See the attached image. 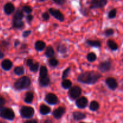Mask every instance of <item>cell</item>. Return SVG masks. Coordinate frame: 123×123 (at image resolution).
Listing matches in <instances>:
<instances>
[{"label": "cell", "mask_w": 123, "mask_h": 123, "mask_svg": "<svg viewBox=\"0 0 123 123\" xmlns=\"http://www.w3.org/2000/svg\"><path fill=\"white\" fill-rule=\"evenodd\" d=\"M102 77L99 72L94 71H86L79 75L78 77V81L80 83L86 84H94L97 83V81Z\"/></svg>", "instance_id": "6da1fadb"}, {"label": "cell", "mask_w": 123, "mask_h": 123, "mask_svg": "<svg viewBox=\"0 0 123 123\" xmlns=\"http://www.w3.org/2000/svg\"><path fill=\"white\" fill-rule=\"evenodd\" d=\"M31 79L28 76H22L18 78L14 83V88L17 90L26 89L31 86Z\"/></svg>", "instance_id": "7a4b0ae2"}, {"label": "cell", "mask_w": 123, "mask_h": 123, "mask_svg": "<svg viewBox=\"0 0 123 123\" xmlns=\"http://www.w3.org/2000/svg\"><path fill=\"white\" fill-rule=\"evenodd\" d=\"M38 82L42 87H47L50 84V81L48 75V69L45 66H42L40 68Z\"/></svg>", "instance_id": "3957f363"}, {"label": "cell", "mask_w": 123, "mask_h": 123, "mask_svg": "<svg viewBox=\"0 0 123 123\" xmlns=\"http://www.w3.org/2000/svg\"><path fill=\"white\" fill-rule=\"evenodd\" d=\"M0 117L8 121H13L15 118V113L11 108L2 107L0 108Z\"/></svg>", "instance_id": "277c9868"}, {"label": "cell", "mask_w": 123, "mask_h": 123, "mask_svg": "<svg viewBox=\"0 0 123 123\" xmlns=\"http://www.w3.org/2000/svg\"><path fill=\"white\" fill-rule=\"evenodd\" d=\"M19 112H20V115L22 118L29 119L33 116L35 113V110L33 107H30V106H24L20 108Z\"/></svg>", "instance_id": "5b68a950"}, {"label": "cell", "mask_w": 123, "mask_h": 123, "mask_svg": "<svg viewBox=\"0 0 123 123\" xmlns=\"http://www.w3.org/2000/svg\"><path fill=\"white\" fill-rule=\"evenodd\" d=\"M82 89L79 86H74L71 87L68 92V95L72 100H74L78 98L81 95Z\"/></svg>", "instance_id": "8992f818"}, {"label": "cell", "mask_w": 123, "mask_h": 123, "mask_svg": "<svg viewBox=\"0 0 123 123\" xmlns=\"http://www.w3.org/2000/svg\"><path fill=\"white\" fill-rule=\"evenodd\" d=\"M108 0H91L90 2V9L103 8L106 6Z\"/></svg>", "instance_id": "52a82bcc"}, {"label": "cell", "mask_w": 123, "mask_h": 123, "mask_svg": "<svg viewBox=\"0 0 123 123\" xmlns=\"http://www.w3.org/2000/svg\"><path fill=\"white\" fill-rule=\"evenodd\" d=\"M112 67V62L111 60H108L101 62L98 65V69L100 72H107L111 71Z\"/></svg>", "instance_id": "ba28073f"}, {"label": "cell", "mask_w": 123, "mask_h": 123, "mask_svg": "<svg viewBox=\"0 0 123 123\" xmlns=\"http://www.w3.org/2000/svg\"><path fill=\"white\" fill-rule=\"evenodd\" d=\"M44 101L50 105H55L58 102L57 96L53 93H48L44 97Z\"/></svg>", "instance_id": "9c48e42d"}, {"label": "cell", "mask_w": 123, "mask_h": 123, "mask_svg": "<svg viewBox=\"0 0 123 123\" xmlns=\"http://www.w3.org/2000/svg\"><path fill=\"white\" fill-rule=\"evenodd\" d=\"M49 12L53 17L60 21L62 22L64 20V16L59 10L55 9L54 8H49Z\"/></svg>", "instance_id": "30bf717a"}, {"label": "cell", "mask_w": 123, "mask_h": 123, "mask_svg": "<svg viewBox=\"0 0 123 123\" xmlns=\"http://www.w3.org/2000/svg\"><path fill=\"white\" fill-rule=\"evenodd\" d=\"M65 113H66V109L64 107L60 106L54 110V111L52 112V115L55 119H60L62 118Z\"/></svg>", "instance_id": "8fae6325"}, {"label": "cell", "mask_w": 123, "mask_h": 123, "mask_svg": "<svg viewBox=\"0 0 123 123\" xmlns=\"http://www.w3.org/2000/svg\"><path fill=\"white\" fill-rule=\"evenodd\" d=\"M105 83L108 88L112 90H115L118 88V83L116 79L113 77H108L106 79Z\"/></svg>", "instance_id": "7c38bea8"}, {"label": "cell", "mask_w": 123, "mask_h": 123, "mask_svg": "<svg viewBox=\"0 0 123 123\" xmlns=\"http://www.w3.org/2000/svg\"><path fill=\"white\" fill-rule=\"evenodd\" d=\"M26 64L30 68V71L31 72H36L38 71V68H39V63L38 62H35L34 63V61L32 59H29L26 60Z\"/></svg>", "instance_id": "4fadbf2b"}, {"label": "cell", "mask_w": 123, "mask_h": 123, "mask_svg": "<svg viewBox=\"0 0 123 123\" xmlns=\"http://www.w3.org/2000/svg\"><path fill=\"white\" fill-rule=\"evenodd\" d=\"M88 100L85 96H81L78 98L76 101V105L79 109H84L87 106Z\"/></svg>", "instance_id": "5bb4252c"}, {"label": "cell", "mask_w": 123, "mask_h": 123, "mask_svg": "<svg viewBox=\"0 0 123 123\" xmlns=\"http://www.w3.org/2000/svg\"><path fill=\"white\" fill-rule=\"evenodd\" d=\"M4 12L6 13L7 15H10L12 14L13 12H14V10H15V7L13 5V3L10 2H7L6 4L3 7Z\"/></svg>", "instance_id": "9a60e30c"}, {"label": "cell", "mask_w": 123, "mask_h": 123, "mask_svg": "<svg viewBox=\"0 0 123 123\" xmlns=\"http://www.w3.org/2000/svg\"><path fill=\"white\" fill-rule=\"evenodd\" d=\"M1 68L5 71H9L13 66V63L10 59H4L1 62Z\"/></svg>", "instance_id": "2e32d148"}, {"label": "cell", "mask_w": 123, "mask_h": 123, "mask_svg": "<svg viewBox=\"0 0 123 123\" xmlns=\"http://www.w3.org/2000/svg\"><path fill=\"white\" fill-rule=\"evenodd\" d=\"M72 116H73V119L76 121H81L82 119H85L86 117L85 113L81 112H79V111H76V112H73Z\"/></svg>", "instance_id": "e0dca14e"}, {"label": "cell", "mask_w": 123, "mask_h": 123, "mask_svg": "<svg viewBox=\"0 0 123 123\" xmlns=\"http://www.w3.org/2000/svg\"><path fill=\"white\" fill-rule=\"evenodd\" d=\"M24 17V13L22 8H19L14 13L13 17V20H22Z\"/></svg>", "instance_id": "ac0fdd59"}, {"label": "cell", "mask_w": 123, "mask_h": 123, "mask_svg": "<svg viewBox=\"0 0 123 123\" xmlns=\"http://www.w3.org/2000/svg\"><path fill=\"white\" fill-rule=\"evenodd\" d=\"M51 112V109L46 104H41L40 107V113L42 115H46Z\"/></svg>", "instance_id": "d6986e66"}, {"label": "cell", "mask_w": 123, "mask_h": 123, "mask_svg": "<svg viewBox=\"0 0 123 123\" xmlns=\"http://www.w3.org/2000/svg\"><path fill=\"white\" fill-rule=\"evenodd\" d=\"M45 42L42 41H37L35 43V49L38 51H42L46 48Z\"/></svg>", "instance_id": "ffe728a7"}, {"label": "cell", "mask_w": 123, "mask_h": 123, "mask_svg": "<svg viewBox=\"0 0 123 123\" xmlns=\"http://www.w3.org/2000/svg\"><path fill=\"white\" fill-rule=\"evenodd\" d=\"M86 43L89 46H91L92 47H96V48H100L102 45V43L100 41L97 40H90L88 39L86 41Z\"/></svg>", "instance_id": "44dd1931"}, {"label": "cell", "mask_w": 123, "mask_h": 123, "mask_svg": "<svg viewBox=\"0 0 123 123\" xmlns=\"http://www.w3.org/2000/svg\"><path fill=\"white\" fill-rule=\"evenodd\" d=\"M25 26V24L22 20H12V27L13 28H16L20 30Z\"/></svg>", "instance_id": "7402d4cb"}, {"label": "cell", "mask_w": 123, "mask_h": 123, "mask_svg": "<svg viewBox=\"0 0 123 123\" xmlns=\"http://www.w3.org/2000/svg\"><path fill=\"white\" fill-rule=\"evenodd\" d=\"M107 45L109 49L112 51H116L118 49V45L112 39H109L107 41Z\"/></svg>", "instance_id": "603a6c76"}, {"label": "cell", "mask_w": 123, "mask_h": 123, "mask_svg": "<svg viewBox=\"0 0 123 123\" xmlns=\"http://www.w3.org/2000/svg\"><path fill=\"white\" fill-rule=\"evenodd\" d=\"M56 50L61 54H66L68 51V47L66 46V45L63 44V43H60L57 45Z\"/></svg>", "instance_id": "cb8c5ba5"}, {"label": "cell", "mask_w": 123, "mask_h": 123, "mask_svg": "<svg viewBox=\"0 0 123 123\" xmlns=\"http://www.w3.org/2000/svg\"><path fill=\"white\" fill-rule=\"evenodd\" d=\"M34 94L32 92H28L25 95L24 101L27 104H31L33 101Z\"/></svg>", "instance_id": "d4e9b609"}, {"label": "cell", "mask_w": 123, "mask_h": 123, "mask_svg": "<svg viewBox=\"0 0 123 123\" xmlns=\"http://www.w3.org/2000/svg\"><path fill=\"white\" fill-rule=\"evenodd\" d=\"M45 55L48 58H52L55 54V51L52 46H48L45 51Z\"/></svg>", "instance_id": "484cf974"}, {"label": "cell", "mask_w": 123, "mask_h": 123, "mask_svg": "<svg viewBox=\"0 0 123 123\" xmlns=\"http://www.w3.org/2000/svg\"><path fill=\"white\" fill-rule=\"evenodd\" d=\"M99 104L96 101H92L90 104L89 109L92 112H96L99 109Z\"/></svg>", "instance_id": "4316f807"}, {"label": "cell", "mask_w": 123, "mask_h": 123, "mask_svg": "<svg viewBox=\"0 0 123 123\" xmlns=\"http://www.w3.org/2000/svg\"><path fill=\"white\" fill-rule=\"evenodd\" d=\"M72 82L70 80L68 79H64L61 82V86L65 89H68L72 87Z\"/></svg>", "instance_id": "83f0119b"}, {"label": "cell", "mask_w": 123, "mask_h": 123, "mask_svg": "<svg viewBox=\"0 0 123 123\" xmlns=\"http://www.w3.org/2000/svg\"><path fill=\"white\" fill-rule=\"evenodd\" d=\"M14 73L17 75H22L25 73V68L22 66H17L14 68Z\"/></svg>", "instance_id": "f1b7e54d"}, {"label": "cell", "mask_w": 123, "mask_h": 123, "mask_svg": "<svg viewBox=\"0 0 123 123\" xmlns=\"http://www.w3.org/2000/svg\"><path fill=\"white\" fill-rule=\"evenodd\" d=\"M86 59H87L88 61L90 62H93L96 61L97 59V55L94 53H90L88 54Z\"/></svg>", "instance_id": "f546056e"}, {"label": "cell", "mask_w": 123, "mask_h": 123, "mask_svg": "<svg viewBox=\"0 0 123 123\" xmlns=\"http://www.w3.org/2000/svg\"><path fill=\"white\" fill-rule=\"evenodd\" d=\"M59 62L55 58H50L49 60V65L52 67H56L58 65Z\"/></svg>", "instance_id": "4dcf8cb0"}, {"label": "cell", "mask_w": 123, "mask_h": 123, "mask_svg": "<svg viewBox=\"0 0 123 123\" xmlns=\"http://www.w3.org/2000/svg\"><path fill=\"white\" fill-rule=\"evenodd\" d=\"M117 15V10L115 8H113L111 10L109 11L108 13V18L109 19H114L116 17Z\"/></svg>", "instance_id": "1f68e13d"}, {"label": "cell", "mask_w": 123, "mask_h": 123, "mask_svg": "<svg viewBox=\"0 0 123 123\" xmlns=\"http://www.w3.org/2000/svg\"><path fill=\"white\" fill-rule=\"evenodd\" d=\"M70 68L68 67L63 71L62 74V80L64 79H66L67 77H68L70 74Z\"/></svg>", "instance_id": "d6a6232c"}, {"label": "cell", "mask_w": 123, "mask_h": 123, "mask_svg": "<svg viewBox=\"0 0 123 123\" xmlns=\"http://www.w3.org/2000/svg\"><path fill=\"white\" fill-rule=\"evenodd\" d=\"M114 34V31L113 29L112 28H108L106 29V30H105L104 31V34L105 35V36L106 37H109L111 36H112Z\"/></svg>", "instance_id": "836d02e7"}, {"label": "cell", "mask_w": 123, "mask_h": 123, "mask_svg": "<svg viewBox=\"0 0 123 123\" xmlns=\"http://www.w3.org/2000/svg\"><path fill=\"white\" fill-rule=\"evenodd\" d=\"M23 12H25V13H28V14H30L31 12H32V8L30 7V6H23V7L22 8Z\"/></svg>", "instance_id": "e575fe53"}, {"label": "cell", "mask_w": 123, "mask_h": 123, "mask_svg": "<svg viewBox=\"0 0 123 123\" xmlns=\"http://www.w3.org/2000/svg\"><path fill=\"white\" fill-rule=\"evenodd\" d=\"M42 16L43 20H48L49 19V18H50V15H49V13L46 12H44V13L42 14Z\"/></svg>", "instance_id": "d590c367"}, {"label": "cell", "mask_w": 123, "mask_h": 123, "mask_svg": "<svg viewBox=\"0 0 123 123\" xmlns=\"http://www.w3.org/2000/svg\"><path fill=\"white\" fill-rule=\"evenodd\" d=\"M52 1L56 4L59 5V6H62L65 4L66 0H52Z\"/></svg>", "instance_id": "8d00e7d4"}, {"label": "cell", "mask_w": 123, "mask_h": 123, "mask_svg": "<svg viewBox=\"0 0 123 123\" xmlns=\"http://www.w3.org/2000/svg\"><path fill=\"white\" fill-rule=\"evenodd\" d=\"M6 102V99H5L3 96L0 95V108L4 107V106L5 105Z\"/></svg>", "instance_id": "74e56055"}, {"label": "cell", "mask_w": 123, "mask_h": 123, "mask_svg": "<svg viewBox=\"0 0 123 123\" xmlns=\"http://www.w3.org/2000/svg\"><path fill=\"white\" fill-rule=\"evenodd\" d=\"M31 33H32V31H31V30H26V31H24V32H23L22 36L24 37H28V36L31 34Z\"/></svg>", "instance_id": "f35d334b"}, {"label": "cell", "mask_w": 123, "mask_h": 123, "mask_svg": "<svg viewBox=\"0 0 123 123\" xmlns=\"http://www.w3.org/2000/svg\"><path fill=\"white\" fill-rule=\"evenodd\" d=\"M33 16L32 15V14H28L27 16H26V21L28 22V23L31 22V21H32V20H33Z\"/></svg>", "instance_id": "ab89813d"}, {"label": "cell", "mask_w": 123, "mask_h": 123, "mask_svg": "<svg viewBox=\"0 0 123 123\" xmlns=\"http://www.w3.org/2000/svg\"><path fill=\"white\" fill-rule=\"evenodd\" d=\"M1 46L4 48H8V46L10 45V43L8 42H7V41H3L1 42Z\"/></svg>", "instance_id": "60d3db41"}, {"label": "cell", "mask_w": 123, "mask_h": 123, "mask_svg": "<svg viewBox=\"0 0 123 123\" xmlns=\"http://www.w3.org/2000/svg\"><path fill=\"white\" fill-rule=\"evenodd\" d=\"M24 123H38V121L36 119H29V120H26L24 122Z\"/></svg>", "instance_id": "b9f144b4"}, {"label": "cell", "mask_w": 123, "mask_h": 123, "mask_svg": "<svg viewBox=\"0 0 123 123\" xmlns=\"http://www.w3.org/2000/svg\"><path fill=\"white\" fill-rule=\"evenodd\" d=\"M4 57V54L3 52H2V51L0 49V60H1V59H2Z\"/></svg>", "instance_id": "7bdbcfd3"}, {"label": "cell", "mask_w": 123, "mask_h": 123, "mask_svg": "<svg viewBox=\"0 0 123 123\" xmlns=\"http://www.w3.org/2000/svg\"><path fill=\"white\" fill-rule=\"evenodd\" d=\"M19 43H20V41L19 40H16L15 42H14V47H16L17 46L19 45Z\"/></svg>", "instance_id": "ee69618b"}, {"label": "cell", "mask_w": 123, "mask_h": 123, "mask_svg": "<svg viewBox=\"0 0 123 123\" xmlns=\"http://www.w3.org/2000/svg\"><path fill=\"white\" fill-rule=\"evenodd\" d=\"M44 123H53V121L51 120V119H46V120L44 121Z\"/></svg>", "instance_id": "f6af8a7d"}, {"label": "cell", "mask_w": 123, "mask_h": 123, "mask_svg": "<svg viewBox=\"0 0 123 123\" xmlns=\"http://www.w3.org/2000/svg\"><path fill=\"white\" fill-rule=\"evenodd\" d=\"M27 47V45L25 44V43H24V44H23L22 45L21 47V48H25Z\"/></svg>", "instance_id": "bcb514c9"}, {"label": "cell", "mask_w": 123, "mask_h": 123, "mask_svg": "<svg viewBox=\"0 0 123 123\" xmlns=\"http://www.w3.org/2000/svg\"><path fill=\"white\" fill-rule=\"evenodd\" d=\"M40 1H42V2H43V1H46V0H39Z\"/></svg>", "instance_id": "7dc6e473"}, {"label": "cell", "mask_w": 123, "mask_h": 123, "mask_svg": "<svg viewBox=\"0 0 123 123\" xmlns=\"http://www.w3.org/2000/svg\"><path fill=\"white\" fill-rule=\"evenodd\" d=\"M0 123H3V122L2 121H0Z\"/></svg>", "instance_id": "c3c4849f"}, {"label": "cell", "mask_w": 123, "mask_h": 123, "mask_svg": "<svg viewBox=\"0 0 123 123\" xmlns=\"http://www.w3.org/2000/svg\"><path fill=\"white\" fill-rule=\"evenodd\" d=\"M80 123H84V122H80Z\"/></svg>", "instance_id": "681fc988"}]
</instances>
